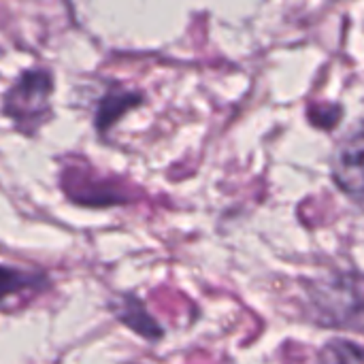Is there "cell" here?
I'll return each mask as SVG.
<instances>
[{
	"label": "cell",
	"instance_id": "2",
	"mask_svg": "<svg viewBox=\"0 0 364 364\" xmlns=\"http://www.w3.org/2000/svg\"><path fill=\"white\" fill-rule=\"evenodd\" d=\"M53 92V77L45 68H32L17 77V81L6 90L2 113L15 122V126L34 134L49 117V96Z\"/></svg>",
	"mask_w": 364,
	"mask_h": 364
},
{
	"label": "cell",
	"instance_id": "7",
	"mask_svg": "<svg viewBox=\"0 0 364 364\" xmlns=\"http://www.w3.org/2000/svg\"><path fill=\"white\" fill-rule=\"evenodd\" d=\"M318 364H363V348L352 341L335 339L322 348Z\"/></svg>",
	"mask_w": 364,
	"mask_h": 364
},
{
	"label": "cell",
	"instance_id": "3",
	"mask_svg": "<svg viewBox=\"0 0 364 364\" xmlns=\"http://www.w3.org/2000/svg\"><path fill=\"white\" fill-rule=\"evenodd\" d=\"M363 130L356 126L354 134H350L335 151L333 158V177L337 186L354 198L356 205L363 203Z\"/></svg>",
	"mask_w": 364,
	"mask_h": 364
},
{
	"label": "cell",
	"instance_id": "1",
	"mask_svg": "<svg viewBox=\"0 0 364 364\" xmlns=\"http://www.w3.org/2000/svg\"><path fill=\"white\" fill-rule=\"evenodd\" d=\"M314 320L320 326L360 331L363 324V277L358 271L335 273L316 282L309 290Z\"/></svg>",
	"mask_w": 364,
	"mask_h": 364
},
{
	"label": "cell",
	"instance_id": "6",
	"mask_svg": "<svg viewBox=\"0 0 364 364\" xmlns=\"http://www.w3.org/2000/svg\"><path fill=\"white\" fill-rule=\"evenodd\" d=\"M45 286H47V277L43 273H30V271L0 264V303L26 290L38 292Z\"/></svg>",
	"mask_w": 364,
	"mask_h": 364
},
{
	"label": "cell",
	"instance_id": "5",
	"mask_svg": "<svg viewBox=\"0 0 364 364\" xmlns=\"http://www.w3.org/2000/svg\"><path fill=\"white\" fill-rule=\"evenodd\" d=\"M113 311H115V318L128 326L130 331H134L136 335L149 339V341H158L162 339L164 331L160 328V324L149 316V311L145 309V305L132 296V294H124L115 305H113Z\"/></svg>",
	"mask_w": 364,
	"mask_h": 364
},
{
	"label": "cell",
	"instance_id": "8",
	"mask_svg": "<svg viewBox=\"0 0 364 364\" xmlns=\"http://www.w3.org/2000/svg\"><path fill=\"white\" fill-rule=\"evenodd\" d=\"M307 115H309V122L314 126L331 130L341 119V107L335 105V102H314V105H309Z\"/></svg>",
	"mask_w": 364,
	"mask_h": 364
},
{
	"label": "cell",
	"instance_id": "4",
	"mask_svg": "<svg viewBox=\"0 0 364 364\" xmlns=\"http://www.w3.org/2000/svg\"><path fill=\"white\" fill-rule=\"evenodd\" d=\"M143 105V94L134 90H124L119 85L109 87V92L100 98L96 109V128L100 132L115 126L128 111Z\"/></svg>",
	"mask_w": 364,
	"mask_h": 364
}]
</instances>
